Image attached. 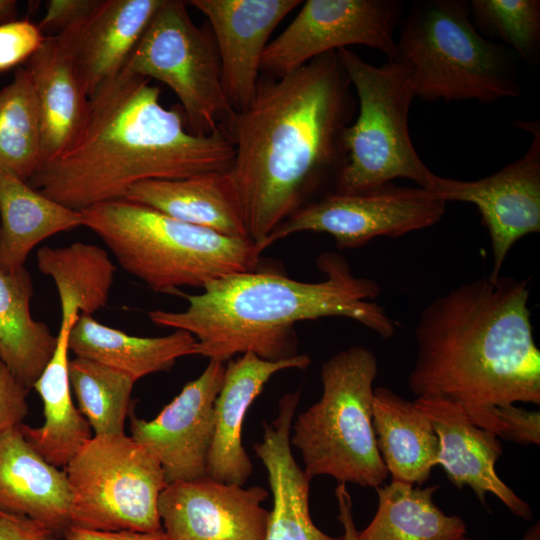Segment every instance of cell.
<instances>
[{"label":"cell","mask_w":540,"mask_h":540,"mask_svg":"<svg viewBox=\"0 0 540 540\" xmlns=\"http://www.w3.org/2000/svg\"><path fill=\"white\" fill-rule=\"evenodd\" d=\"M351 88L337 51L328 52L281 77L260 76L250 104L223 125L235 149L223 176L256 244L307 194L336 183L356 110Z\"/></svg>","instance_id":"6da1fadb"},{"label":"cell","mask_w":540,"mask_h":540,"mask_svg":"<svg viewBox=\"0 0 540 540\" xmlns=\"http://www.w3.org/2000/svg\"><path fill=\"white\" fill-rule=\"evenodd\" d=\"M335 497L338 504V519L343 527V540H358V531L354 524L352 513V498L345 483H338L335 488Z\"/></svg>","instance_id":"ab89813d"},{"label":"cell","mask_w":540,"mask_h":540,"mask_svg":"<svg viewBox=\"0 0 540 540\" xmlns=\"http://www.w3.org/2000/svg\"><path fill=\"white\" fill-rule=\"evenodd\" d=\"M300 392L284 394L271 421L263 422L262 440L253 445L267 470L273 496L265 540H343L323 533L309 510L311 478L294 459L290 444L291 425Z\"/></svg>","instance_id":"ffe728a7"},{"label":"cell","mask_w":540,"mask_h":540,"mask_svg":"<svg viewBox=\"0 0 540 540\" xmlns=\"http://www.w3.org/2000/svg\"><path fill=\"white\" fill-rule=\"evenodd\" d=\"M430 420L439 440L437 465L457 488L469 487L482 504L490 493L512 514L530 520L533 512L497 474L495 465L503 449L499 437L475 425L456 403L441 399L414 400Z\"/></svg>","instance_id":"e0dca14e"},{"label":"cell","mask_w":540,"mask_h":540,"mask_svg":"<svg viewBox=\"0 0 540 540\" xmlns=\"http://www.w3.org/2000/svg\"><path fill=\"white\" fill-rule=\"evenodd\" d=\"M0 216V269L5 272L24 267L31 250L43 240L83 224L80 211L45 196L5 169H0Z\"/></svg>","instance_id":"484cf974"},{"label":"cell","mask_w":540,"mask_h":540,"mask_svg":"<svg viewBox=\"0 0 540 540\" xmlns=\"http://www.w3.org/2000/svg\"><path fill=\"white\" fill-rule=\"evenodd\" d=\"M372 424L381 458L393 481L423 485L437 465L439 440L427 416L389 388L373 392Z\"/></svg>","instance_id":"cb8c5ba5"},{"label":"cell","mask_w":540,"mask_h":540,"mask_svg":"<svg viewBox=\"0 0 540 540\" xmlns=\"http://www.w3.org/2000/svg\"><path fill=\"white\" fill-rule=\"evenodd\" d=\"M72 526L162 530L158 499L167 483L159 461L125 433L93 436L64 467Z\"/></svg>","instance_id":"9c48e42d"},{"label":"cell","mask_w":540,"mask_h":540,"mask_svg":"<svg viewBox=\"0 0 540 540\" xmlns=\"http://www.w3.org/2000/svg\"><path fill=\"white\" fill-rule=\"evenodd\" d=\"M268 495L261 486L205 476L167 484L158 512L167 540H265L270 511L262 502Z\"/></svg>","instance_id":"9a60e30c"},{"label":"cell","mask_w":540,"mask_h":540,"mask_svg":"<svg viewBox=\"0 0 540 540\" xmlns=\"http://www.w3.org/2000/svg\"><path fill=\"white\" fill-rule=\"evenodd\" d=\"M69 379L78 410L88 421L93 436L124 434L131 409L135 381L102 363L82 357L69 361Z\"/></svg>","instance_id":"1f68e13d"},{"label":"cell","mask_w":540,"mask_h":540,"mask_svg":"<svg viewBox=\"0 0 540 540\" xmlns=\"http://www.w3.org/2000/svg\"><path fill=\"white\" fill-rule=\"evenodd\" d=\"M503 427L502 439L522 445L540 444V412L529 411L511 404L498 408Z\"/></svg>","instance_id":"d590c367"},{"label":"cell","mask_w":540,"mask_h":540,"mask_svg":"<svg viewBox=\"0 0 540 540\" xmlns=\"http://www.w3.org/2000/svg\"><path fill=\"white\" fill-rule=\"evenodd\" d=\"M529 282L488 276L431 301L414 331L407 385L417 398L458 404L477 426L502 438L498 408L540 405V351L528 307Z\"/></svg>","instance_id":"7a4b0ae2"},{"label":"cell","mask_w":540,"mask_h":540,"mask_svg":"<svg viewBox=\"0 0 540 540\" xmlns=\"http://www.w3.org/2000/svg\"><path fill=\"white\" fill-rule=\"evenodd\" d=\"M446 203L421 187L392 182L353 194L328 192L304 204L279 224L261 243L274 242L302 231L330 234L339 249L363 246L380 237H400L440 221Z\"/></svg>","instance_id":"8fae6325"},{"label":"cell","mask_w":540,"mask_h":540,"mask_svg":"<svg viewBox=\"0 0 540 540\" xmlns=\"http://www.w3.org/2000/svg\"><path fill=\"white\" fill-rule=\"evenodd\" d=\"M337 54L356 92L358 115L343 132L345 162L334 192L360 193L396 178L425 189L433 172L409 134V110L416 94L408 71L396 59L374 66L349 48Z\"/></svg>","instance_id":"ba28073f"},{"label":"cell","mask_w":540,"mask_h":540,"mask_svg":"<svg viewBox=\"0 0 540 540\" xmlns=\"http://www.w3.org/2000/svg\"><path fill=\"white\" fill-rule=\"evenodd\" d=\"M20 425L0 433V510L29 517L63 538L72 526L66 473L29 444Z\"/></svg>","instance_id":"44dd1931"},{"label":"cell","mask_w":540,"mask_h":540,"mask_svg":"<svg viewBox=\"0 0 540 540\" xmlns=\"http://www.w3.org/2000/svg\"><path fill=\"white\" fill-rule=\"evenodd\" d=\"M78 317L79 314L61 313L54 354L32 387L43 402V425H20L29 444L55 467H65L93 437L88 421L71 396L68 339Z\"/></svg>","instance_id":"603a6c76"},{"label":"cell","mask_w":540,"mask_h":540,"mask_svg":"<svg viewBox=\"0 0 540 540\" xmlns=\"http://www.w3.org/2000/svg\"><path fill=\"white\" fill-rule=\"evenodd\" d=\"M196 342L184 330L161 337L132 336L90 315L79 314L68 347L76 357L102 363L136 382L146 375L170 370L180 357L195 355Z\"/></svg>","instance_id":"d4e9b609"},{"label":"cell","mask_w":540,"mask_h":540,"mask_svg":"<svg viewBox=\"0 0 540 540\" xmlns=\"http://www.w3.org/2000/svg\"><path fill=\"white\" fill-rule=\"evenodd\" d=\"M317 263L326 275L320 282L267 271L234 273L209 282L200 294L181 292L188 301L185 310H153L148 316L158 327L189 332L197 341L195 355L221 362L247 352L270 361L296 356L294 324L322 317H346L382 338L394 335L393 320L370 301L380 292L376 282L355 277L332 252Z\"/></svg>","instance_id":"277c9868"},{"label":"cell","mask_w":540,"mask_h":540,"mask_svg":"<svg viewBox=\"0 0 540 540\" xmlns=\"http://www.w3.org/2000/svg\"><path fill=\"white\" fill-rule=\"evenodd\" d=\"M99 0H50L38 28L42 33H61L90 14Z\"/></svg>","instance_id":"8d00e7d4"},{"label":"cell","mask_w":540,"mask_h":540,"mask_svg":"<svg viewBox=\"0 0 540 540\" xmlns=\"http://www.w3.org/2000/svg\"><path fill=\"white\" fill-rule=\"evenodd\" d=\"M126 66L89 98L83 124L67 149L41 164L28 184L81 211L125 199L152 179L225 173L235 149L223 129L190 131L183 112L160 102V89Z\"/></svg>","instance_id":"3957f363"},{"label":"cell","mask_w":540,"mask_h":540,"mask_svg":"<svg viewBox=\"0 0 540 540\" xmlns=\"http://www.w3.org/2000/svg\"><path fill=\"white\" fill-rule=\"evenodd\" d=\"M468 4L480 29L505 41L523 60H536L540 48V1L472 0Z\"/></svg>","instance_id":"d6a6232c"},{"label":"cell","mask_w":540,"mask_h":540,"mask_svg":"<svg viewBox=\"0 0 540 540\" xmlns=\"http://www.w3.org/2000/svg\"><path fill=\"white\" fill-rule=\"evenodd\" d=\"M31 276L25 267L0 269V360L31 389L52 358L57 335L36 321L30 311Z\"/></svg>","instance_id":"83f0119b"},{"label":"cell","mask_w":540,"mask_h":540,"mask_svg":"<svg viewBox=\"0 0 540 540\" xmlns=\"http://www.w3.org/2000/svg\"><path fill=\"white\" fill-rule=\"evenodd\" d=\"M223 174L141 181L129 188L125 199L191 225L229 237L248 238Z\"/></svg>","instance_id":"4316f807"},{"label":"cell","mask_w":540,"mask_h":540,"mask_svg":"<svg viewBox=\"0 0 540 540\" xmlns=\"http://www.w3.org/2000/svg\"><path fill=\"white\" fill-rule=\"evenodd\" d=\"M209 21L221 65V81L234 111L246 108L260 78L270 35L300 0H191Z\"/></svg>","instance_id":"2e32d148"},{"label":"cell","mask_w":540,"mask_h":540,"mask_svg":"<svg viewBox=\"0 0 540 540\" xmlns=\"http://www.w3.org/2000/svg\"><path fill=\"white\" fill-rule=\"evenodd\" d=\"M64 540H167L162 530L155 532H136L130 530L104 531L71 526Z\"/></svg>","instance_id":"f35d334b"},{"label":"cell","mask_w":540,"mask_h":540,"mask_svg":"<svg viewBox=\"0 0 540 540\" xmlns=\"http://www.w3.org/2000/svg\"><path fill=\"white\" fill-rule=\"evenodd\" d=\"M532 135L529 148L501 170L473 181L432 173L425 188L445 203L474 204L488 230L493 253L489 278L495 279L517 240L540 231V125L519 122Z\"/></svg>","instance_id":"4fadbf2b"},{"label":"cell","mask_w":540,"mask_h":540,"mask_svg":"<svg viewBox=\"0 0 540 540\" xmlns=\"http://www.w3.org/2000/svg\"><path fill=\"white\" fill-rule=\"evenodd\" d=\"M396 43L395 59L423 100L491 103L521 94L509 54L480 35L466 1L413 4Z\"/></svg>","instance_id":"8992f818"},{"label":"cell","mask_w":540,"mask_h":540,"mask_svg":"<svg viewBox=\"0 0 540 540\" xmlns=\"http://www.w3.org/2000/svg\"><path fill=\"white\" fill-rule=\"evenodd\" d=\"M16 5L14 0H0V24L12 21L16 15Z\"/></svg>","instance_id":"60d3db41"},{"label":"cell","mask_w":540,"mask_h":540,"mask_svg":"<svg viewBox=\"0 0 540 540\" xmlns=\"http://www.w3.org/2000/svg\"><path fill=\"white\" fill-rule=\"evenodd\" d=\"M119 265L155 292L203 288L226 275L257 270L261 252L249 238L229 237L119 199L80 211Z\"/></svg>","instance_id":"5b68a950"},{"label":"cell","mask_w":540,"mask_h":540,"mask_svg":"<svg viewBox=\"0 0 540 540\" xmlns=\"http://www.w3.org/2000/svg\"><path fill=\"white\" fill-rule=\"evenodd\" d=\"M439 485L421 488L391 481L375 488L377 511L358 540H460L466 535L464 520L446 515L433 501Z\"/></svg>","instance_id":"f1b7e54d"},{"label":"cell","mask_w":540,"mask_h":540,"mask_svg":"<svg viewBox=\"0 0 540 540\" xmlns=\"http://www.w3.org/2000/svg\"><path fill=\"white\" fill-rule=\"evenodd\" d=\"M186 6V1L164 0L125 66L170 87L190 131L207 135L221 129L235 111L223 89L211 29L198 27Z\"/></svg>","instance_id":"30bf717a"},{"label":"cell","mask_w":540,"mask_h":540,"mask_svg":"<svg viewBox=\"0 0 540 540\" xmlns=\"http://www.w3.org/2000/svg\"><path fill=\"white\" fill-rule=\"evenodd\" d=\"M44 34L28 20L0 24V72L28 60L42 45Z\"/></svg>","instance_id":"836d02e7"},{"label":"cell","mask_w":540,"mask_h":540,"mask_svg":"<svg viewBox=\"0 0 540 540\" xmlns=\"http://www.w3.org/2000/svg\"><path fill=\"white\" fill-rule=\"evenodd\" d=\"M164 0H99L85 18L59 33L88 98L126 65Z\"/></svg>","instance_id":"ac0fdd59"},{"label":"cell","mask_w":540,"mask_h":540,"mask_svg":"<svg viewBox=\"0 0 540 540\" xmlns=\"http://www.w3.org/2000/svg\"><path fill=\"white\" fill-rule=\"evenodd\" d=\"M37 265L54 281L61 313L91 316L108 303L116 266L105 249L83 242L43 246L37 252Z\"/></svg>","instance_id":"f546056e"},{"label":"cell","mask_w":540,"mask_h":540,"mask_svg":"<svg viewBox=\"0 0 540 540\" xmlns=\"http://www.w3.org/2000/svg\"><path fill=\"white\" fill-rule=\"evenodd\" d=\"M311 363L306 354L270 361L252 352L229 361L215 401V429L206 474L225 483L243 486L253 472V464L242 444V425L247 410L277 372L305 369Z\"/></svg>","instance_id":"d6986e66"},{"label":"cell","mask_w":540,"mask_h":540,"mask_svg":"<svg viewBox=\"0 0 540 540\" xmlns=\"http://www.w3.org/2000/svg\"><path fill=\"white\" fill-rule=\"evenodd\" d=\"M29 390L0 360V433L23 423Z\"/></svg>","instance_id":"e575fe53"},{"label":"cell","mask_w":540,"mask_h":540,"mask_svg":"<svg viewBox=\"0 0 540 540\" xmlns=\"http://www.w3.org/2000/svg\"><path fill=\"white\" fill-rule=\"evenodd\" d=\"M25 68L37 102L44 163L73 142L86 117L89 98L73 57L58 34L45 37Z\"/></svg>","instance_id":"7402d4cb"},{"label":"cell","mask_w":540,"mask_h":540,"mask_svg":"<svg viewBox=\"0 0 540 540\" xmlns=\"http://www.w3.org/2000/svg\"><path fill=\"white\" fill-rule=\"evenodd\" d=\"M460 540H474L467 538L466 536L462 537ZM520 540H540V523L539 521L532 525L524 534Z\"/></svg>","instance_id":"b9f144b4"},{"label":"cell","mask_w":540,"mask_h":540,"mask_svg":"<svg viewBox=\"0 0 540 540\" xmlns=\"http://www.w3.org/2000/svg\"><path fill=\"white\" fill-rule=\"evenodd\" d=\"M0 236H1V226H0Z\"/></svg>","instance_id":"7bdbcfd3"},{"label":"cell","mask_w":540,"mask_h":540,"mask_svg":"<svg viewBox=\"0 0 540 540\" xmlns=\"http://www.w3.org/2000/svg\"><path fill=\"white\" fill-rule=\"evenodd\" d=\"M224 371L223 362L209 360L201 375L187 382L152 420L130 411L131 437L159 461L167 484L207 476L214 406Z\"/></svg>","instance_id":"5bb4252c"},{"label":"cell","mask_w":540,"mask_h":540,"mask_svg":"<svg viewBox=\"0 0 540 540\" xmlns=\"http://www.w3.org/2000/svg\"><path fill=\"white\" fill-rule=\"evenodd\" d=\"M0 540H58L43 524L0 510Z\"/></svg>","instance_id":"74e56055"},{"label":"cell","mask_w":540,"mask_h":540,"mask_svg":"<svg viewBox=\"0 0 540 540\" xmlns=\"http://www.w3.org/2000/svg\"><path fill=\"white\" fill-rule=\"evenodd\" d=\"M401 7L396 0H308L268 43L260 72L281 77L320 55L350 45L377 49L393 60Z\"/></svg>","instance_id":"7c38bea8"},{"label":"cell","mask_w":540,"mask_h":540,"mask_svg":"<svg viewBox=\"0 0 540 540\" xmlns=\"http://www.w3.org/2000/svg\"><path fill=\"white\" fill-rule=\"evenodd\" d=\"M42 164L40 118L27 69L0 90V169L28 181Z\"/></svg>","instance_id":"4dcf8cb0"},{"label":"cell","mask_w":540,"mask_h":540,"mask_svg":"<svg viewBox=\"0 0 540 540\" xmlns=\"http://www.w3.org/2000/svg\"><path fill=\"white\" fill-rule=\"evenodd\" d=\"M377 372L376 356L363 346L340 351L322 365V395L293 420L290 432L311 479L327 475L372 488L387 479L372 424Z\"/></svg>","instance_id":"52a82bcc"}]
</instances>
